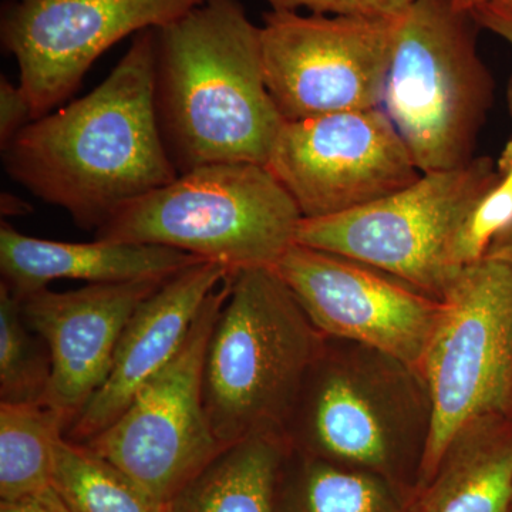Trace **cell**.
Wrapping results in <instances>:
<instances>
[{"mask_svg": "<svg viewBox=\"0 0 512 512\" xmlns=\"http://www.w3.org/2000/svg\"><path fill=\"white\" fill-rule=\"evenodd\" d=\"M420 375L431 430L416 490L436 476L451 441L474 421L512 416V259L464 266L440 298Z\"/></svg>", "mask_w": 512, "mask_h": 512, "instance_id": "cell-7", "label": "cell"}, {"mask_svg": "<svg viewBox=\"0 0 512 512\" xmlns=\"http://www.w3.org/2000/svg\"><path fill=\"white\" fill-rule=\"evenodd\" d=\"M497 175L488 157L423 173L365 207L302 220L296 244L363 262L440 299L460 271L453 264L458 232Z\"/></svg>", "mask_w": 512, "mask_h": 512, "instance_id": "cell-8", "label": "cell"}, {"mask_svg": "<svg viewBox=\"0 0 512 512\" xmlns=\"http://www.w3.org/2000/svg\"><path fill=\"white\" fill-rule=\"evenodd\" d=\"M202 259L161 245L133 244L96 239L59 242L29 237L0 225L2 282L19 299L49 288L56 279L89 284L167 279Z\"/></svg>", "mask_w": 512, "mask_h": 512, "instance_id": "cell-16", "label": "cell"}, {"mask_svg": "<svg viewBox=\"0 0 512 512\" xmlns=\"http://www.w3.org/2000/svg\"><path fill=\"white\" fill-rule=\"evenodd\" d=\"M458 12L471 16L478 10L498 9L512 13V0H451Z\"/></svg>", "mask_w": 512, "mask_h": 512, "instance_id": "cell-27", "label": "cell"}, {"mask_svg": "<svg viewBox=\"0 0 512 512\" xmlns=\"http://www.w3.org/2000/svg\"><path fill=\"white\" fill-rule=\"evenodd\" d=\"M431 430L429 389L416 369L380 350L323 340L286 429L291 447L397 484L419 468Z\"/></svg>", "mask_w": 512, "mask_h": 512, "instance_id": "cell-4", "label": "cell"}, {"mask_svg": "<svg viewBox=\"0 0 512 512\" xmlns=\"http://www.w3.org/2000/svg\"><path fill=\"white\" fill-rule=\"evenodd\" d=\"M32 107L19 84L8 77L0 79V146L5 148L30 121Z\"/></svg>", "mask_w": 512, "mask_h": 512, "instance_id": "cell-24", "label": "cell"}, {"mask_svg": "<svg viewBox=\"0 0 512 512\" xmlns=\"http://www.w3.org/2000/svg\"><path fill=\"white\" fill-rule=\"evenodd\" d=\"M52 488L70 512H165L143 485L86 444L56 441Z\"/></svg>", "mask_w": 512, "mask_h": 512, "instance_id": "cell-21", "label": "cell"}, {"mask_svg": "<svg viewBox=\"0 0 512 512\" xmlns=\"http://www.w3.org/2000/svg\"><path fill=\"white\" fill-rule=\"evenodd\" d=\"M474 26L451 0H416L400 20L380 107L421 173L474 158L493 100Z\"/></svg>", "mask_w": 512, "mask_h": 512, "instance_id": "cell-6", "label": "cell"}, {"mask_svg": "<svg viewBox=\"0 0 512 512\" xmlns=\"http://www.w3.org/2000/svg\"><path fill=\"white\" fill-rule=\"evenodd\" d=\"M164 281L89 284L69 292L46 288L20 299L30 328L52 353L49 406L76 420L106 383L128 320Z\"/></svg>", "mask_w": 512, "mask_h": 512, "instance_id": "cell-14", "label": "cell"}, {"mask_svg": "<svg viewBox=\"0 0 512 512\" xmlns=\"http://www.w3.org/2000/svg\"><path fill=\"white\" fill-rule=\"evenodd\" d=\"M0 512H70L52 487L18 501L0 503Z\"/></svg>", "mask_w": 512, "mask_h": 512, "instance_id": "cell-26", "label": "cell"}, {"mask_svg": "<svg viewBox=\"0 0 512 512\" xmlns=\"http://www.w3.org/2000/svg\"><path fill=\"white\" fill-rule=\"evenodd\" d=\"M46 403L0 402V500H22L52 487L53 450L72 426Z\"/></svg>", "mask_w": 512, "mask_h": 512, "instance_id": "cell-20", "label": "cell"}, {"mask_svg": "<svg viewBox=\"0 0 512 512\" xmlns=\"http://www.w3.org/2000/svg\"><path fill=\"white\" fill-rule=\"evenodd\" d=\"M291 448L282 434L229 444L168 501L165 512H278Z\"/></svg>", "mask_w": 512, "mask_h": 512, "instance_id": "cell-18", "label": "cell"}, {"mask_svg": "<svg viewBox=\"0 0 512 512\" xmlns=\"http://www.w3.org/2000/svg\"><path fill=\"white\" fill-rule=\"evenodd\" d=\"M207 0H6L3 49L19 66L33 120L59 109L124 37L170 25Z\"/></svg>", "mask_w": 512, "mask_h": 512, "instance_id": "cell-12", "label": "cell"}, {"mask_svg": "<svg viewBox=\"0 0 512 512\" xmlns=\"http://www.w3.org/2000/svg\"><path fill=\"white\" fill-rule=\"evenodd\" d=\"M272 269L323 336L380 350L420 373L439 298L363 262L301 244Z\"/></svg>", "mask_w": 512, "mask_h": 512, "instance_id": "cell-13", "label": "cell"}, {"mask_svg": "<svg viewBox=\"0 0 512 512\" xmlns=\"http://www.w3.org/2000/svg\"><path fill=\"white\" fill-rule=\"evenodd\" d=\"M512 416L485 417L451 441L413 512H511Z\"/></svg>", "mask_w": 512, "mask_h": 512, "instance_id": "cell-17", "label": "cell"}, {"mask_svg": "<svg viewBox=\"0 0 512 512\" xmlns=\"http://www.w3.org/2000/svg\"><path fill=\"white\" fill-rule=\"evenodd\" d=\"M497 173L512 188V138L505 144L503 153L498 158Z\"/></svg>", "mask_w": 512, "mask_h": 512, "instance_id": "cell-28", "label": "cell"}, {"mask_svg": "<svg viewBox=\"0 0 512 512\" xmlns=\"http://www.w3.org/2000/svg\"><path fill=\"white\" fill-rule=\"evenodd\" d=\"M229 275L225 266L200 261L165 279L141 302L121 335L106 383L64 439L84 444L114 423L136 394L174 359L202 306Z\"/></svg>", "mask_w": 512, "mask_h": 512, "instance_id": "cell-15", "label": "cell"}, {"mask_svg": "<svg viewBox=\"0 0 512 512\" xmlns=\"http://www.w3.org/2000/svg\"><path fill=\"white\" fill-rule=\"evenodd\" d=\"M478 28H484L500 36L508 45L512 46V13L498 9H483L471 15ZM508 110L512 117V76L507 87Z\"/></svg>", "mask_w": 512, "mask_h": 512, "instance_id": "cell-25", "label": "cell"}, {"mask_svg": "<svg viewBox=\"0 0 512 512\" xmlns=\"http://www.w3.org/2000/svg\"><path fill=\"white\" fill-rule=\"evenodd\" d=\"M52 353L23 315L22 301L0 284V402L46 403Z\"/></svg>", "mask_w": 512, "mask_h": 512, "instance_id": "cell-22", "label": "cell"}, {"mask_svg": "<svg viewBox=\"0 0 512 512\" xmlns=\"http://www.w3.org/2000/svg\"><path fill=\"white\" fill-rule=\"evenodd\" d=\"M157 29L134 35L82 99L32 120L2 148L6 173L97 232L130 202L178 177L156 104Z\"/></svg>", "mask_w": 512, "mask_h": 512, "instance_id": "cell-1", "label": "cell"}, {"mask_svg": "<svg viewBox=\"0 0 512 512\" xmlns=\"http://www.w3.org/2000/svg\"><path fill=\"white\" fill-rule=\"evenodd\" d=\"M228 295V278L211 293L174 359L87 447L121 468L167 505L225 446L204 403L208 342Z\"/></svg>", "mask_w": 512, "mask_h": 512, "instance_id": "cell-9", "label": "cell"}, {"mask_svg": "<svg viewBox=\"0 0 512 512\" xmlns=\"http://www.w3.org/2000/svg\"><path fill=\"white\" fill-rule=\"evenodd\" d=\"M511 512H512V505H511Z\"/></svg>", "mask_w": 512, "mask_h": 512, "instance_id": "cell-30", "label": "cell"}, {"mask_svg": "<svg viewBox=\"0 0 512 512\" xmlns=\"http://www.w3.org/2000/svg\"><path fill=\"white\" fill-rule=\"evenodd\" d=\"M272 10H309L316 15L399 19L416 0H265Z\"/></svg>", "mask_w": 512, "mask_h": 512, "instance_id": "cell-23", "label": "cell"}, {"mask_svg": "<svg viewBox=\"0 0 512 512\" xmlns=\"http://www.w3.org/2000/svg\"><path fill=\"white\" fill-rule=\"evenodd\" d=\"M400 20L266 12L265 82L284 120L379 109Z\"/></svg>", "mask_w": 512, "mask_h": 512, "instance_id": "cell-10", "label": "cell"}, {"mask_svg": "<svg viewBox=\"0 0 512 512\" xmlns=\"http://www.w3.org/2000/svg\"><path fill=\"white\" fill-rule=\"evenodd\" d=\"M298 205L266 165H204L117 211L96 239L161 245L228 268H274L296 244Z\"/></svg>", "mask_w": 512, "mask_h": 512, "instance_id": "cell-5", "label": "cell"}, {"mask_svg": "<svg viewBox=\"0 0 512 512\" xmlns=\"http://www.w3.org/2000/svg\"><path fill=\"white\" fill-rule=\"evenodd\" d=\"M266 168L303 220L365 207L423 174L382 107L285 121Z\"/></svg>", "mask_w": 512, "mask_h": 512, "instance_id": "cell-11", "label": "cell"}, {"mask_svg": "<svg viewBox=\"0 0 512 512\" xmlns=\"http://www.w3.org/2000/svg\"><path fill=\"white\" fill-rule=\"evenodd\" d=\"M156 104L178 174L268 163L285 120L266 86L261 28L239 0H207L157 29Z\"/></svg>", "mask_w": 512, "mask_h": 512, "instance_id": "cell-2", "label": "cell"}, {"mask_svg": "<svg viewBox=\"0 0 512 512\" xmlns=\"http://www.w3.org/2000/svg\"><path fill=\"white\" fill-rule=\"evenodd\" d=\"M414 494L402 498L397 484L386 477L291 448L279 485L278 512H413Z\"/></svg>", "mask_w": 512, "mask_h": 512, "instance_id": "cell-19", "label": "cell"}, {"mask_svg": "<svg viewBox=\"0 0 512 512\" xmlns=\"http://www.w3.org/2000/svg\"><path fill=\"white\" fill-rule=\"evenodd\" d=\"M323 340L274 269L228 276L204 366L205 410L222 446L286 436Z\"/></svg>", "mask_w": 512, "mask_h": 512, "instance_id": "cell-3", "label": "cell"}, {"mask_svg": "<svg viewBox=\"0 0 512 512\" xmlns=\"http://www.w3.org/2000/svg\"><path fill=\"white\" fill-rule=\"evenodd\" d=\"M28 202L20 200L19 197L10 194H2V214L9 217V215H23L28 214Z\"/></svg>", "mask_w": 512, "mask_h": 512, "instance_id": "cell-29", "label": "cell"}]
</instances>
